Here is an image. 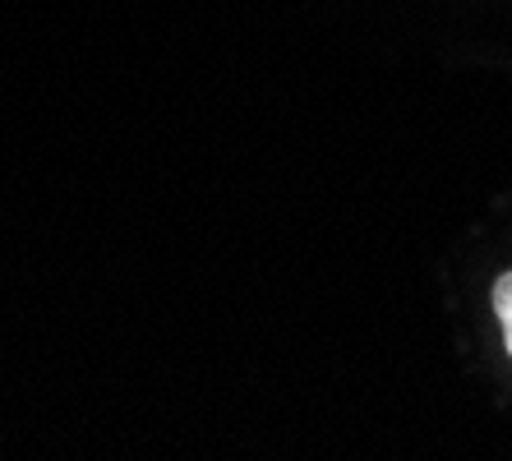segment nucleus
Segmentation results:
<instances>
[{"mask_svg": "<svg viewBox=\"0 0 512 461\" xmlns=\"http://www.w3.org/2000/svg\"><path fill=\"white\" fill-rule=\"evenodd\" d=\"M494 314L503 323V346L512 355V272H503L499 282H494Z\"/></svg>", "mask_w": 512, "mask_h": 461, "instance_id": "f257e3e1", "label": "nucleus"}]
</instances>
